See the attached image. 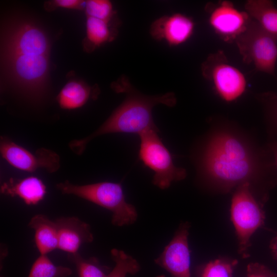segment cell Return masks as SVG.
Here are the masks:
<instances>
[{
    "instance_id": "cell-5",
    "label": "cell",
    "mask_w": 277,
    "mask_h": 277,
    "mask_svg": "<svg viewBox=\"0 0 277 277\" xmlns=\"http://www.w3.org/2000/svg\"><path fill=\"white\" fill-rule=\"evenodd\" d=\"M263 204L248 183L238 186L233 192L230 209V220L238 240V251L243 258L249 256L251 238L265 226Z\"/></svg>"
},
{
    "instance_id": "cell-17",
    "label": "cell",
    "mask_w": 277,
    "mask_h": 277,
    "mask_svg": "<svg viewBox=\"0 0 277 277\" xmlns=\"http://www.w3.org/2000/svg\"><path fill=\"white\" fill-rule=\"evenodd\" d=\"M246 12L267 32L277 39V8L269 0H248Z\"/></svg>"
},
{
    "instance_id": "cell-18",
    "label": "cell",
    "mask_w": 277,
    "mask_h": 277,
    "mask_svg": "<svg viewBox=\"0 0 277 277\" xmlns=\"http://www.w3.org/2000/svg\"><path fill=\"white\" fill-rule=\"evenodd\" d=\"M107 22L94 17L87 16L86 36L84 47L88 52L110 41L113 38V30Z\"/></svg>"
},
{
    "instance_id": "cell-14",
    "label": "cell",
    "mask_w": 277,
    "mask_h": 277,
    "mask_svg": "<svg viewBox=\"0 0 277 277\" xmlns=\"http://www.w3.org/2000/svg\"><path fill=\"white\" fill-rule=\"evenodd\" d=\"M1 192L11 197L17 196L28 205H35L44 199L46 187L42 181L35 176L11 178L2 185Z\"/></svg>"
},
{
    "instance_id": "cell-4",
    "label": "cell",
    "mask_w": 277,
    "mask_h": 277,
    "mask_svg": "<svg viewBox=\"0 0 277 277\" xmlns=\"http://www.w3.org/2000/svg\"><path fill=\"white\" fill-rule=\"evenodd\" d=\"M56 188L63 194L75 195L109 210L114 226L129 225L137 220L136 208L126 201L119 183L102 182L78 185L66 180L57 184Z\"/></svg>"
},
{
    "instance_id": "cell-21",
    "label": "cell",
    "mask_w": 277,
    "mask_h": 277,
    "mask_svg": "<svg viewBox=\"0 0 277 277\" xmlns=\"http://www.w3.org/2000/svg\"><path fill=\"white\" fill-rule=\"evenodd\" d=\"M68 256L75 264L78 277H108L109 275L94 258L84 259L78 252Z\"/></svg>"
},
{
    "instance_id": "cell-15",
    "label": "cell",
    "mask_w": 277,
    "mask_h": 277,
    "mask_svg": "<svg viewBox=\"0 0 277 277\" xmlns=\"http://www.w3.org/2000/svg\"><path fill=\"white\" fill-rule=\"evenodd\" d=\"M34 230V242L40 254L47 255L58 248V233L56 223L42 214L34 215L28 223Z\"/></svg>"
},
{
    "instance_id": "cell-13",
    "label": "cell",
    "mask_w": 277,
    "mask_h": 277,
    "mask_svg": "<svg viewBox=\"0 0 277 277\" xmlns=\"http://www.w3.org/2000/svg\"><path fill=\"white\" fill-rule=\"evenodd\" d=\"M55 222L58 233L57 249L68 254L77 253L83 244L93 240L89 225L77 217H62Z\"/></svg>"
},
{
    "instance_id": "cell-11",
    "label": "cell",
    "mask_w": 277,
    "mask_h": 277,
    "mask_svg": "<svg viewBox=\"0 0 277 277\" xmlns=\"http://www.w3.org/2000/svg\"><path fill=\"white\" fill-rule=\"evenodd\" d=\"M251 18L229 1H222L209 11V22L214 32L226 42H231L247 28Z\"/></svg>"
},
{
    "instance_id": "cell-24",
    "label": "cell",
    "mask_w": 277,
    "mask_h": 277,
    "mask_svg": "<svg viewBox=\"0 0 277 277\" xmlns=\"http://www.w3.org/2000/svg\"><path fill=\"white\" fill-rule=\"evenodd\" d=\"M262 100L265 105L270 132L272 135L277 136V96L273 93H267L262 96Z\"/></svg>"
},
{
    "instance_id": "cell-3",
    "label": "cell",
    "mask_w": 277,
    "mask_h": 277,
    "mask_svg": "<svg viewBox=\"0 0 277 277\" xmlns=\"http://www.w3.org/2000/svg\"><path fill=\"white\" fill-rule=\"evenodd\" d=\"M113 88L118 93H125V99L92 133L69 143V148L75 154L81 155L88 144L100 135L114 133L139 135L146 130L157 128L153 120V108L159 104L172 107L176 102L172 92L155 96L144 95L134 89L125 78H121L114 83Z\"/></svg>"
},
{
    "instance_id": "cell-28",
    "label": "cell",
    "mask_w": 277,
    "mask_h": 277,
    "mask_svg": "<svg viewBox=\"0 0 277 277\" xmlns=\"http://www.w3.org/2000/svg\"><path fill=\"white\" fill-rule=\"evenodd\" d=\"M269 247L273 257L277 261V235L271 240Z\"/></svg>"
},
{
    "instance_id": "cell-1",
    "label": "cell",
    "mask_w": 277,
    "mask_h": 277,
    "mask_svg": "<svg viewBox=\"0 0 277 277\" xmlns=\"http://www.w3.org/2000/svg\"><path fill=\"white\" fill-rule=\"evenodd\" d=\"M199 181L213 192L227 193L250 185L265 204L277 184V167L267 147H258L245 134L227 124L214 126L193 155Z\"/></svg>"
},
{
    "instance_id": "cell-19",
    "label": "cell",
    "mask_w": 277,
    "mask_h": 277,
    "mask_svg": "<svg viewBox=\"0 0 277 277\" xmlns=\"http://www.w3.org/2000/svg\"><path fill=\"white\" fill-rule=\"evenodd\" d=\"M71 273L70 268L56 265L47 255L40 254L32 264L28 277H67Z\"/></svg>"
},
{
    "instance_id": "cell-12",
    "label": "cell",
    "mask_w": 277,
    "mask_h": 277,
    "mask_svg": "<svg viewBox=\"0 0 277 277\" xmlns=\"http://www.w3.org/2000/svg\"><path fill=\"white\" fill-rule=\"evenodd\" d=\"M194 27L191 18L175 13L156 19L151 25L150 33L154 39L165 41L171 46H177L191 37Z\"/></svg>"
},
{
    "instance_id": "cell-25",
    "label": "cell",
    "mask_w": 277,
    "mask_h": 277,
    "mask_svg": "<svg viewBox=\"0 0 277 277\" xmlns=\"http://www.w3.org/2000/svg\"><path fill=\"white\" fill-rule=\"evenodd\" d=\"M86 1L81 0H53L46 2L44 7L47 11H52L58 8L83 10Z\"/></svg>"
},
{
    "instance_id": "cell-29",
    "label": "cell",
    "mask_w": 277,
    "mask_h": 277,
    "mask_svg": "<svg viewBox=\"0 0 277 277\" xmlns=\"http://www.w3.org/2000/svg\"></svg>"
},
{
    "instance_id": "cell-27",
    "label": "cell",
    "mask_w": 277,
    "mask_h": 277,
    "mask_svg": "<svg viewBox=\"0 0 277 277\" xmlns=\"http://www.w3.org/2000/svg\"><path fill=\"white\" fill-rule=\"evenodd\" d=\"M267 147L270 151L277 167V141L274 140L270 141L268 143Z\"/></svg>"
},
{
    "instance_id": "cell-20",
    "label": "cell",
    "mask_w": 277,
    "mask_h": 277,
    "mask_svg": "<svg viewBox=\"0 0 277 277\" xmlns=\"http://www.w3.org/2000/svg\"><path fill=\"white\" fill-rule=\"evenodd\" d=\"M111 255L115 266L108 277H126L128 274H134L139 271L140 266L137 261L124 251L112 249Z\"/></svg>"
},
{
    "instance_id": "cell-26",
    "label": "cell",
    "mask_w": 277,
    "mask_h": 277,
    "mask_svg": "<svg viewBox=\"0 0 277 277\" xmlns=\"http://www.w3.org/2000/svg\"><path fill=\"white\" fill-rule=\"evenodd\" d=\"M247 274L248 277H277L267 267L258 263L248 265Z\"/></svg>"
},
{
    "instance_id": "cell-10",
    "label": "cell",
    "mask_w": 277,
    "mask_h": 277,
    "mask_svg": "<svg viewBox=\"0 0 277 277\" xmlns=\"http://www.w3.org/2000/svg\"><path fill=\"white\" fill-rule=\"evenodd\" d=\"M190 224L182 222L172 240L155 262L165 269L173 277H191L190 251L188 244Z\"/></svg>"
},
{
    "instance_id": "cell-23",
    "label": "cell",
    "mask_w": 277,
    "mask_h": 277,
    "mask_svg": "<svg viewBox=\"0 0 277 277\" xmlns=\"http://www.w3.org/2000/svg\"><path fill=\"white\" fill-rule=\"evenodd\" d=\"M85 10L87 16L107 22H110L114 15L112 3L107 0L87 1Z\"/></svg>"
},
{
    "instance_id": "cell-22",
    "label": "cell",
    "mask_w": 277,
    "mask_h": 277,
    "mask_svg": "<svg viewBox=\"0 0 277 277\" xmlns=\"http://www.w3.org/2000/svg\"><path fill=\"white\" fill-rule=\"evenodd\" d=\"M237 261L227 258H219L206 264L201 277H232L233 267Z\"/></svg>"
},
{
    "instance_id": "cell-8",
    "label": "cell",
    "mask_w": 277,
    "mask_h": 277,
    "mask_svg": "<svg viewBox=\"0 0 277 277\" xmlns=\"http://www.w3.org/2000/svg\"><path fill=\"white\" fill-rule=\"evenodd\" d=\"M202 72L211 82L219 97L226 102L236 100L246 90L245 75L228 63L223 51L210 55L202 64Z\"/></svg>"
},
{
    "instance_id": "cell-2",
    "label": "cell",
    "mask_w": 277,
    "mask_h": 277,
    "mask_svg": "<svg viewBox=\"0 0 277 277\" xmlns=\"http://www.w3.org/2000/svg\"><path fill=\"white\" fill-rule=\"evenodd\" d=\"M50 43L38 27L28 22L15 23L3 39L2 61L11 81L29 94H38L47 83Z\"/></svg>"
},
{
    "instance_id": "cell-16",
    "label": "cell",
    "mask_w": 277,
    "mask_h": 277,
    "mask_svg": "<svg viewBox=\"0 0 277 277\" xmlns=\"http://www.w3.org/2000/svg\"><path fill=\"white\" fill-rule=\"evenodd\" d=\"M87 84L78 80L68 82L61 90L56 100L63 109H75L84 106L90 98L97 96Z\"/></svg>"
},
{
    "instance_id": "cell-6",
    "label": "cell",
    "mask_w": 277,
    "mask_h": 277,
    "mask_svg": "<svg viewBox=\"0 0 277 277\" xmlns=\"http://www.w3.org/2000/svg\"><path fill=\"white\" fill-rule=\"evenodd\" d=\"M139 159L154 172L152 183L162 189H167L173 182L184 180L185 169L176 166L169 150L158 134V129L146 130L139 135Z\"/></svg>"
},
{
    "instance_id": "cell-9",
    "label": "cell",
    "mask_w": 277,
    "mask_h": 277,
    "mask_svg": "<svg viewBox=\"0 0 277 277\" xmlns=\"http://www.w3.org/2000/svg\"><path fill=\"white\" fill-rule=\"evenodd\" d=\"M0 151L2 157L11 166L19 170L33 172L44 169L55 172L60 167V156L54 151L40 148L32 153L9 138L1 136Z\"/></svg>"
},
{
    "instance_id": "cell-7",
    "label": "cell",
    "mask_w": 277,
    "mask_h": 277,
    "mask_svg": "<svg viewBox=\"0 0 277 277\" xmlns=\"http://www.w3.org/2000/svg\"><path fill=\"white\" fill-rule=\"evenodd\" d=\"M235 41L245 63H252L259 71L275 75L277 39L256 21L251 20Z\"/></svg>"
}]
</instances>
